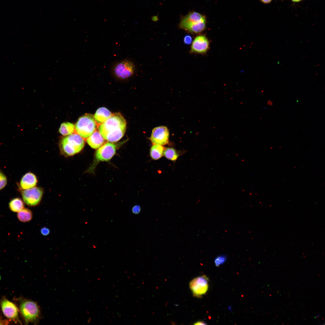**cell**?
Wrapping results in <instances>:
<instances>
[{
    "label": "cell",
    "mask_w": 325,
    "mask_h": 325,
    "mask_svg": "<svg viewBox=\"0 0 325 325\" xmlns=\"http://www.w3.org/2000/svg\"><path fill=\"white\" fill-rule=\"evenodd\" d=\"M126 126L125 119L121 114L116 113L112 114L106 121L101 124L98 129L105 140L115 142L123 136Z\"/></svg>",
    "instance_id": "obj_1"
},
{
    "label": "cell",
    "mask_w": 325,
    "mask_h": 325,
    "mask_svg": "<svg viewBox=\"0 0 325 325\" xmlns=\"http://www.w3.org/2000/svg\"><path fill=\"white\" fill-rule=\"evenodd\" d=\"M179 26L190 33H200L206 28L205 17L197 12H190L181 18Z\"/></svg>",
    "instance_id": "obj_2"
},
{
    "label": "cell",
    "mask_w": 325,
    "mask_h": 325,
    "mask_svg": "<svg viewBox=\"0 0 325 325\" xmlns=\"http://www.w3.org/2000/svg\"><path fill=\"white\" fill-rule=\"evenodd\" d=\"M137 67L132 60L125 59L114 63L111 69V73L113 77L121 80L128 79L133 77L136 72Z\"/></svg>",
    "instance_id": "obj_3"
},
{
    "label": "cell",
    "mask_w": 325,
    "mask_h": 325,
    "mask_svg": "<svg viewBox=\"0 0 325 325\" xmlns=\"http://www.w3.org/2000/svg\"><path fill=\"white\" fill-rule=\"evenodd\" d=\"M85 144L83 138L77 133H73L62 139L60 147L63 154L71 156L80 152L83 149Z\"/></svg>",
    "instance_id": "obj_4"
},
{
    "label": "cell",
    "mask_w": 325,
    "mask_h": 325,
    "mask_svg": "<svg viewBox=\"0 0 325 325\" xmlns=\"http://www.w3.org/2000/svg\"><path fill=\"white\" fill-rule=\"evenodd\" d=\"M20 311L26 324H37L41 317L40 307L35 302L24 299L20 302Z\"/></svg>",
    "instance_id": "obj_5"
},
{
    "label": "cell",
    "mask_w": 325,
    "mask_h": 325,
    "mask_svg": "<svg viewBox=\"0 0 325 325\" xmlns=\"http://www.w3.org/2000/svg\"><path fill=\"white\" fill-rule=\"evenodd\" d=\"M75 127L77 134L83 138H87L95 131L96 128L94 116L87 113L81 116L78 119Z\"/></svg>",
    "instance_id": "obj_6"
},
{
    "label": "cell",
    "mask_w": 325,
    "mask_h": 325,
    "mask_svg": "<svg viewBox=\"0 0 325 325\" xmlns=\"http://www.w3.org/2000/svg\"><path fill=\"white\" fill-rule=\"evenodd\" d=\"M208 281L209 279L205 275L193 279L189 285L193 296L200 297L205 294L209 288Z\"/></svg>",
    "instance_id": "obj_7"
},
{
    "label": "cell",
    "mask_w": 325,
    "mask_h": 325,
    "mask_svg": "<svg viewBox=\"0 0 325 325\" xmlns=\"http://www.w3.org/2000/svg\"><path fill=\"white\" fill-rule=\"evenodd\" d=\"M21 193L23 200L26 204L29 206H33L40 203L43 192L41 188L35 187L21 190Z\"/></svg>",
    "instance_id": "obj_8"
},
{
    "label": "cell",
    "mask_w": 325,
    "mask_h": 325,
    "mask_svg": "<svg viewBox=\"0 0 325 325\" xmlns=\"http://www.w3.org/2000/svg\"><path fill=\"white\" fill-rule=\"evenodd\" d=\"M169 136L168 128L166 126H161L153 129L150 139L153 144L163 146L169 143Z\"/></svg>",
    "instance_id": "obj_9"
},
{
    "label": "cell",
    "mask_w": 325,
    "mask_h": 325,
    "mask_svg": "<svg viewBox=\"0 0 325 325\" xmlns=\"http://www.w3.org/2000/svg\"><path fill=\"white\" fill-rule=\"evenodd\" d=\"M116 152V145L111 143H106L96 151L95 159L98 162L108 161L114 156Z\"/></svg>",
    "instance_id": "obj_10"
},
{
    "label": "cell",
    "mask_w": 325,
    "mask_h": 325,
    "mask_svg": "<svg viewBox=\"0 0 325 325\" xmlns=\"http://www.w3.org/2000/svg\"><path fill=\"white\" fill-rule=\"evenodd\" d=\"M209 48V42L204 35L197 36L193 41L191 46L190 52L192 53L203 54L206 52Z\"/></svg>",
    "instance_id": "obj_11"
},
{
    "label": "cell",
    "mask_w": 325,
    "mask_h": 325,
    "mask_svg": "<svg viewBox=\"0 0 325 325\" xmlns=\"http://www.w3.org/2000/svg\"><path fill=\"white\" fill-rule=\"evenodd\" d=\"M1 307L5 316L15 322H20L18 317V310L14 304L4 299L1 302Z\"/></svg>",
    "instance_id": "obj_12"
},
{
    "label": "cell",
    "mask_w": 325,
    "mask_h": 325,
    "mask_svg": "<svg viewBox=\"0 0 325 325\" xmlns=\"http://www.w3.org/2000/svg\"><path fill=\"white\" fill-rule=\"evenodd\" d=\"M37 182L36 175L33 173L28 172L24 175L21 179L20 186L22 190H26L35 187Z\"/></svg>",
    "instance_id": "obj_13"
},
{
    "label": "cell",
    "mask_w": 325,
    "mask_h": 325,
    "mask_svg": "<svg viewBox=\"0 0 325 325\" xmlns=\"http://www.w3.org/2000/svg\"><path fill=\"white\" fill-rule=\"evenodd\" d=\"M87 138L88 144L93 149L98 148L105 143V139L99 131H95Z\"/></svg>",
    "instance_id": "obj_14"
},
{
    "label": "cell",
    "mask_w": 325,
    "mask_h": 325,
    "mask_svg": "<svg viewBox=\"0 0 325 325\" xmlns=\"http://www.w3.org/2000/svg\"><path fill=\"white\" fill-rule=\"evenodd\" d=\"M112 115L111 113L107 108L102 107L97 110L94 116L96 122L101 124L106 121Z\"/></svg>",
    "instance_id": "obj_15"
},
{
    "label": "cell",
    "mask_w": 325,
    "mask_h": 325,
    "mask_svg": "<svg viewBox=\"0 0 325 325\" xmlns=\"http://www.w3.org/2000/svg\"><path fill=\"white\" fill-rule=\"evenodd\" d=\"M164 149L163 146L153 144L150 151V154L151 158L154 160H157L161 158L163 156Z\"/></svg>",
    "instance_id": "obj_16"
},
{
    "label": "cell",
    "mask_w": 325,
    "mask_h": 325,
    "mask_svg": "<svg viewBox=\"0 0 325 325\" xmlns=\"http://www.w3.org/2000/svg\"><path fill=\"white\" fill-rule=\"evenodd\" d=\"M75 130L74 125L70 122L62 123L59 128L60 133L64 136L68 135L73 133Z\"/></svg>",
    "instance_id": "obj_17"
},
{
    "label": "cell",
    "mask_w": 325,
    "mask_h": 325,
    "mask_svg": "<svg viewBox=\"0 0 325 325\" xmlns=\"http://www.w3.org/2000/svg\"><path fill=\"white\" fill-rule=\"evenodd\" d=\"M10 210L14 212H18L24 208V204L20 198L17 197L11 200L9 203Z\"/></svg>",
    "instance_id": "obj_18"
},
{
    "label": "cell",
    "mask_w": 325,
    "mask_h": 325,
    "mask_svg": "<svg viewBox=\"0 0 325 325\" xmlns=\"http://www.w3.org/2000/svg\"><path fill=\"white\" fill-rule=\"evenodd\" d=\"M180 153L176 150L173 148H164L163 155L167 159L175 161L180 156Z\"/></svg>",
    "instance_id": "obj_19"
},
{
    "label": "cell",
    "mask_w": 325,
    "mask_h": 325,
    "mask_svg": "<svg viewBox=\"0 0 325 325\" xmlns=\"http://www.w3.org/2000/svg\"><path fill=\"white\" fill-rule=\"evenodd\" d=\"M17 217L19 220L22 222H27L32 219V214L31 211L27 208H23L18 212Z\"/></svg>",
    "instance_id": "obj_20"
},
{
    "label": "cell",
    "mask_w": 325,
    "mask_h": 325,
    "mask_svg": "<svg viewBox=\"0 0 325 325\" xmlns=\"http://www.w3.org/2000/svg\"><path fill=\"white\" fill-rule=\"evenodd\" d=\"M226 259L227 257L225 255H220L217 256L214 260L215 265L218 267L223 264L226 262Z\"/></svg>",
    "instance_id": "obj_21"
},
{
    "label": "cell",
    "mask_w": 325,
    "mask_h": 325,
    "mask_svg": "<svg viewBox=\"0 0 325 325\" xmlns=\"http://www.w3.org/2000/svg\"><path fill=\"white\" fill-rule=\"evenodd\" d=\"M7 178L6 176L0 171V190L3 189L7 183Z\"/></svg>",
    "instance_id": "obj_22"
},
{
    "label": "cell",
    "mask_w": 325,
    "mask_h": 325,
    "mask_svg": "<svg viewBox=\"0 0 325 325\" xmlns=\"http://www.w3.org/2000/svg\"><path fill=\"white\" fill-rule=\"evenodd\" d=\"M141 210V207L138 205L134 206L132 209V212L135 214H139Z\"/></svg>",
    "instance_id": "obj_23"
},
{
    "label": "cell",
    "mask_w": 325,
    "mask_h": 325,
    "mask_svg": "<svg viewBox=\"0 0 325 325\" xmlns=\"http://www.w3.org/2000/svg\"><path fill=\"white\" fill-rule=\"evenodd\" d=\"M41 232L44 236H47L50 233L49 229L46 227H43L41 229Z\"/></svg>",
    "instance_id": "obj_24"
},
{
    "label": "cell",
    "mask_w": 325,
    "mask_h": 325,
    "mask_svg": "<svg viewBox=\"0 0 325 325\" xmlns=\"http://www.w3.org/2000/svg\"><path fill=\"white\" fill-rule=\"evenodd\" d=\"M192 39V38L190 36L187 35L185 37L184 39V42L185 43L189 44L191 42Z\"/></svg>",
    "instance_id": "obj_25"
},
{
    "label": "cell",
    "mask_w": 325,
    "mask_h": 325,
    "mask_svg": "<svg viewBox=\"0 0 325 325\" xmlns=\"http://www.w3.org/2000/svg\"><path fill=\"white\" fill-rule=\"evenodd\" d=\"M207 324L205 322L203 321H199L195 322L193 324L197 325H206Z\"/></svg>",
    "instance_id": "obj_26"
},
{
    "label": "cell",
    "mask_w": 325,
    "mask_h": 325,
    "mask_svg": "<svg viewBox=\"0 0 325 325\" xmlns=\"http://www.w3.org/2000/svg\"><path fill=\"white\" fill-rule=\"evenodd\" d=\"M272 0H260L262 2L265 3H268L270 2Z\"/></svg>",
    "instance_id": "obj_27"
},
{
    "label": "cell",
    "mask_w": 325,
    "mask_h": 325,
    "mask_svg": "<svg viewBox=\"0 0 325 325\" xmlns=\"http://www.w3.org/2000/svg\"><path fill=\"white\" fill-rule=\"evenodd\" d=\"M152 19L154 21H157L158 19V17L156 16L153 17H152Z\"/></svg>",
    "instance_id": "obj_28"
},
{
    "label": "cell",
    "mask_w": 325,
    "mask_h": 325,
    "mask_svg": "<svg viewBox=\"0 0 325 325\" xmlns=\"http://www.w3.org/2000/svg\"><path fill=\"white\" fill-rule=\"evenodd\" d=\"M6 323L5 321L2 320L0 319V324H5V323Z\"/></svg>",
    "instance_id": "obj_29"
},
{
    "label": "cell",
    "mask_w": 325,
    "mask_h": 325,
    "mask_svg": "<svg viewBox=\"0 0 325 325\" xmlns=\"http://www.w3.org/2000/svg\"><path fill=\"white\" fill-rule=\"evenodd\" d=\"M301 0H292V1L294 2H298L300 1Z\"/></svg>",
    "instance_id": "obj_30"
},
{
    "label": "cell",
    "mask_w": 325,
    "mask_h": 325,
    "mask_svg": "<svg viewBox=\"0 0 325 325\" xmlns=\"http://www.w3.org/2000/svg\"><path fill=\"white\" fill-rule=\"evenodd\" d=\"M320 316V314H318V315H316V316L315 317V318H318V317H319Z\"/></svg>",
    "instance_id": "obj_31"
}]
</instances>
